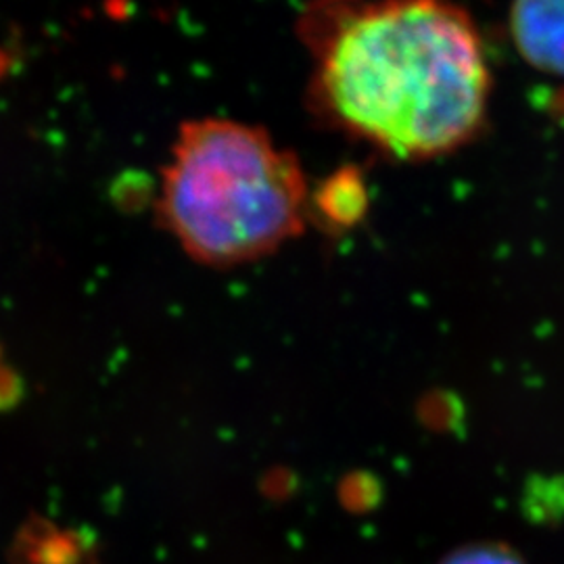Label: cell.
I'll list each match as a JSON object with an SVG mask.
<instances>
[{"mask_svg": "<svg viewBox=\"0 0 564 564\" xmlns=\"http://www.w3.org/2000/svg\"><path fill=\"white\" fill-rule=\"evenodd\" d=\"M316 95L347 132L398 160L463 147L485 120L484 39L458 7L387 2L314 20Z\"/></svg>", "mask_w": 564, "mask_h": 564, "instance_id": "6da1fadb", "label": "cell"}, {"mask_svg": "<svg viewBox=\"0 0 564 564\" xmlns=\"http://www.w3.org/2000/svg\"><path fill=\"white\" fill-rule=\"evenodd\" d=\"M305 178L262 128L184 123L163 172L162 218L184 251L209 265L251 262L302 232Z\"/></svg>", "mask_w": 564, "mask_h": 564, "instance_id": "7a4b0ae2", "label": "cell"}, {"mask_svg": "<svg viewBox=\"0 0 564 564\" xmlns=\"http://www.w3.org/2000/svg\"><path fill=\"white\" fill-rule=\"evenodd\" d=\"M510 34L529 65L564 76V0H524L510 11Z\"/></svg>", "mask_w": 564, "mask_h": 564, "instance_id": "3957f363", "label": "cell"}, {"mask_svg": "<svg viewBox=\"0 0 564 564\" xmlns=\"http://www.w3.org/2000/svg\"><path fill=\"white\" fill-rule=\"evenodd\" d=\"M366 193L360 176L351 170L339 172L324 184L318 193V207L333 223L349 226L364 214Z\"/></svg>", "mask_w": 564, "mask_h": 564, "instance_id": "277c9868", "label": "cell"}, {"mask_svg": "<svg viewBox=\"0 0 564 564\" xmlns=\"http://www.w3.org/2000/svg\"><path fill=\"white\" fill-rule=\"evenodd\" d=\"M440 564H524L523 558L502 544H470L447 554Z\"/></svg>", "mask_w": 564, "mask_h": 564, "instance_id": "5b68a950", "label": "cell"}]
</instances>
